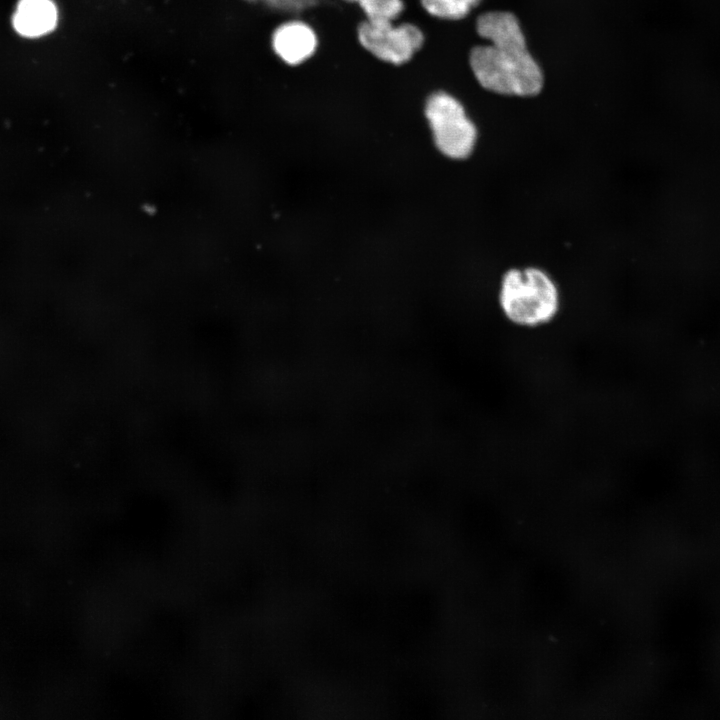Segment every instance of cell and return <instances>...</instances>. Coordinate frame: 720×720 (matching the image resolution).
I'll list each match as a JSON object with an SVG mask.
<instances>
[{"instance_id": "obj_9", "label": "cell", "mask_w": 720, "mask_h": 720, "mask_svg": "<svg viewBox=\"0 0 720 720\" xmlns=\"http://www.w3.org/2000/svg\"><path fill=\"white\" fill-rule=\"evenodd\" d=\"M270 5L289 12H301L317 4L318 0H265Z\"/></svg>"}, {"instance_id": "obj_6", "label": "cell", "mask_w": 720, "mask_h": 720, "mask_svg": "<svg viewBox=\"0 0 720 720\" xmlns=\"http://www.w3.org/2000/svg\"><path fill=\"white\" fill-rule=\"evenodd\" d=\"M56 21L57 10L50 0H20L13 17L15 29L28 37L51 31Z\"/></svg>"}, {"instance_id": "obj_3", "label": "cell", "mask_w": 720, "mask_h": 720, "mask_svg": "<svg viewBox=\"0 0 720 720\" xmlns=\"http://www.w3.org/2000/svg\"><path fill=\"white\" fill-rule=\"evenodd\" d=\"M425 114L435 146L442 155L462 161L474 154L478 129L456 98L444 92L432 94L427 100Z\"/></svg>"}, {"instance_id": "obj_8", "label": "cell", "mask_w": 720, "mask_h": 720, "mask_svg": "<svg viewBox=\"0 0 720 720\" xmlns=\"http://www.w3.org/2000/svg\"><path fill=\"white\" fill-rule=\"evenodd\" d=\"M371 23L393 22L403 10L401 0H356Z\"/></svg>"}, {"instance_id": "obj_2", "label": "cell", "mask_w": 720, "mask_h": 720, "mask_svg": "<svg viewBox=\"0 0 720 720\" xmlns=\"http://www.w3.org/2000/svg\"><path fill=\"white\" fill-rule=\"evenodd\" d=\"M497 308L503 320L522 331L551 326L563 308L561 288L553 275L538 265L510 266L500 275Z\"/></svg>"}, {"instance_id": "obj_5", "label": "cell", "mask_w": 720, "mask_h": 720, "mask_svg": "<svg viewBox=\"0 0 720 720\" xmlns=\"http://www.w3.org/2000/svg\"><path fill=\"white\" fill-rule=\"evenodd\" d=\"M316 45L315 33L307 24L300 21L281 25L273 35L275 52L291 65L299 64L310 57Z\"/></svg>"}, {"instance_id": "obj_1", "label": "cell", "mask_w": 720, "mask_h": 720, "mask_svg": "<svg viewBox=\"0 0 720 720\" xmlns=\"http://www.w3.org/2000/svg\"><path fill=\"white\" fill-rule=\"evenodd\" d=\"M489 45L472 49L470 66L482 87L507 96L530 97L543 87L542 70L529 53L520 24L510 12L490 11L477 19Z\"/></svg>"}, {"instance_id": "obj_10", "label": "cell", "mask_w": 720, "mask_h": 720, "mask_svg": "<svg viewBox=\"0 0 720 720\" xmlns=\"http://www.w3.org/2000/svg\"><path fill=\"white\" fill-rule=\"evenodd\" d=\"M349 1H356V0H349Z\"/></svg>"}, {"instance_id": "obj_7", "label": "cell", "mask_w": 720, "mask_h": 720, "mask_svg": "<svg viewBox=\"0 0 720 720\" xmlns=\"http://www.w3.org/2000/svg\"><path fill=\"white\" fill-rule=\"evenodd\" d=\"M421 2L431 15L457 20L465 17L481 0H421Z\"/></svg>"}, {"instance_id": "obj_4", "label": "cell", "mask_w": 720, "mask_h": 720, "mask_svg": "<svg viewBox=\"0 0 720 720\" xmlns=\"http://www.w3.org/2000/svg\"><path fill=\"white\" fill-rule=\"evenodd\" d=\"M359 41L374 56L399 65L408 61L423 43L422 32L414 25L393 22H364L358 29Z\"/></svg>"}]
</instances>
